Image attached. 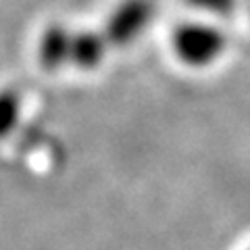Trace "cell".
I'll list each match as a JSON object with an SVG mask.
<instances>
[{"label": "cell", "mask_w": 250, "mask_h": 250, "mask_svg": "<svg viewBox=\"0 0 250 250\" xmlns=\"http://www.w3.org/2000/svg\"><path fill=\"white\" fill-rule=\"evenodd\" d=\"M156 15L154 0H121L108 13L103 34L113 46H129L148 29Z\"/></svg>", "instance_id": "obj_2"}, {"label": "cell", "mask_w": 250, "mask_h": 250, "mask_svg": "<svg viewBox=\"0 0 250 250\" xmlns=\"http://www.w3.org/2000/svg\"><path fill=\"white\" fill-rule=\"evenodd\" d=\"M175 57L190 67H208L217 59L223 57L228 48V38L223 29H219L210 23L190 21L179 23L171 36Z\"/></svg>", "instance_id": "obj_1"}, {"label": "cell", "mask_w": 250, "mask_h": 250, "mask_svg": "<svg viewBox=\"0 0 250 250\" xmlns=\"http://www.w3.org/2000/svg\"><path fill=\"white\" fill-rule=\"evenodd\" d=\"M23 111L21 94L15 88L0 90V140H6L19 125Z\"/></svg>", "instance_id": "obj_5"}, {"label": "cell", "mask_w": 250, "mask_h": 250, "mask_svg": "<svg viewBox=\"0 0 250 250\" xmlns=\"http://www.w3.org/2000/svg\"><path fill=\"white\" fill-rule=\"evenodd\" d=\"M188 6L210 15H229L236 9L238 0H184Z\"/></svg>", "instance_id": "obj_6"}, {"label": "cell", "mask_w": 250, "mask_h": 250, "mask_svg": "<svg viewBox=\"0 0 250 250\" xmlns=\"http://www.w3.org/2000/svg\"><path fill=\"white\" fill-rule=\"evenodd\" d=\"M71 34L73 29L62 23H50L42 31L38 42V61L44 71L57 73L69 65V52H71Z\"/></svg>", "instance_id": "obj_3"}, {"label": "cell", "mask_w": 250, "mask_h": 250, "mask_svg": "<svg viewBox=\"0 0 250 250\" xmlns=\"http://www.w3.org/2000/svg\"><path fill=\"white\" fill-rule=\"evenodd\" d=\"M248 250H250V248H248Z\"/></svg>", "instance_id": "obj_7"}, {"label": "cell", "mask_w": 250, "mask_h": 250, "mask_svg": "<svg viewBox=\"0 0 250 250\" xmlns=\"http://www.w3.org/2000/svg\"><path fill=\"white\" fill-rule=\"evenodd\" d=\"M108 40L98 29H73L71 34V52L69 65L82 71H92L100 67L106 57Z\"/></svg>", "instance_id": "obj_4"}]
</instances>
